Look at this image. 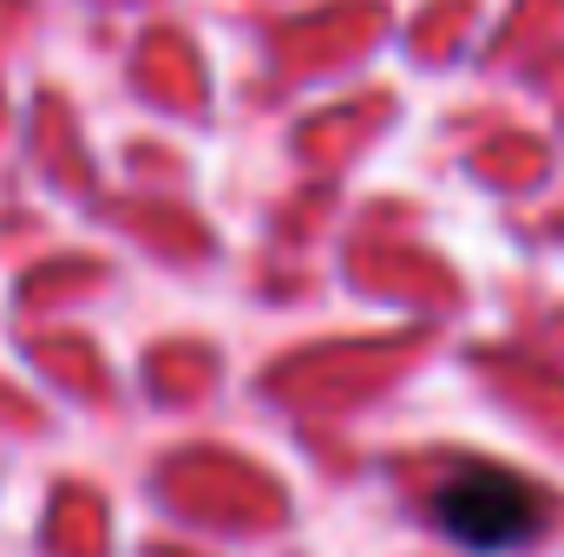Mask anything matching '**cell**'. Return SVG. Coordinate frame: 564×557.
<instances>
[{
  "label": "cell",
  "mask_w": 564,
  "mask_h": 557,
  "mask_svg": "<svg viewBox=\"0 0 564 557\" xmlns=\"http://www.w3.org/2000/svg\"><path fill=\"white\" fill-rule=\"evenodd\" d=\"M433 518L473 551H519L545 532V492L506 466H459L433 492Z\"/></svg>",
  "instance_id": "obj_1"
}]
</instances>
